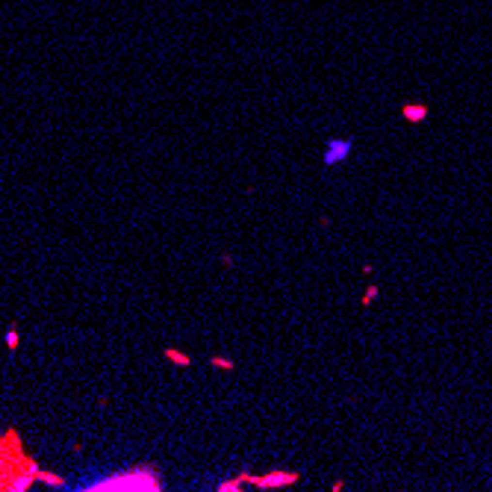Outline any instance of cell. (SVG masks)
<instances>
[{
	"mask_svg": "<svg viewBox=\"0 0 492 492\" xmlns=\"http://www.w3.org/2000/svg\"><path fill=\"white\" fill-rule=\"evenodd\" d=\"M92 489H159L150 475H127V477H106Z\"/></svg>",
	"mask_w": 492,
	"mask_h": 492,
	"instance_id": "obj_1",
	"label": "cell"
},
{
	"mask_svg": "<svg viewBox=\"0 0 492 492\" xmlns=\"http://www.w3.org/2000/svg\"><path fill=\"white\" fill-rule=\"evenodd\" d=\"M404 115H407L410 121H419V118H425V115H428V109H425V106H407V109H404Z\"/></svg>",
	"mask_w": 492,
	"mask_h": 492,
	"instance_id": "obj_3",
	"label": "cell"
},
{
	"mask_svg": "<svg viewBox=\"0 0 492 492\" xmlns=\"http://www.w3.org/2000/svg\"><path fill=\"white\" fill-rule=\"evenodd\" d=\"M348 147H351V142H336V144H333V150H330V157H327V162H336V159H342L339 154H345Z\"/></svg>",
	"mask_w": 492,
	"mask_h": 492,
	"instance_id": "obj_2",
	"label": "cell"
}]
</instances>
